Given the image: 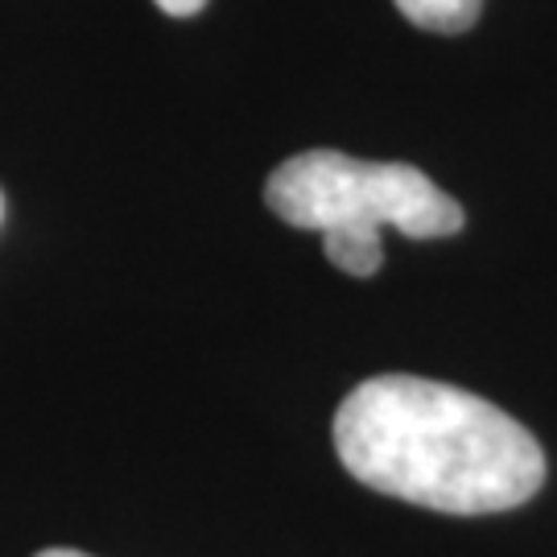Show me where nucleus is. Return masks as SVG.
Wrapping results in <instances>:
<instances>
[{
	"label": "nucleus",
	"instance_id": "obj_6",
	"mask_svg": "<svg viewBox=\"0 0 557 557\" xmlns=\"http://www.w3.org/2000/svg\"><path fill=\"white\" fill-rule=\"evenodd\" d=\"M0 215H4V195H0Z\"/></svg>",
	"mask_w": 557,
	"mask_h": 557
},
{
	"label": "nucleus",
	"instance_id": "obj_3",
	"mask_svg": "<svg viewBox=\"0 0 557 557\" xmlns=\"http://www.w3.org/2000/svg\"><path fill=\"white\" fill-rule=\"evenodd\" d=\"M400 17L430 34H462L479 21L483 0H397Z\"/></svg>",
	"mask_w": 557,
	"mask_h": 557
},
{
	"label": "nucleus",
	"instance_id": "obj_1",
	"mask_svg": "<svg viewBox=\"0 0 557 557\" xmlns=\"http://www.w3.org/2000/svg\"><path fill=\"white\" fill-rule=\"evenodd\" d=\"M347 475L450 517L508 512L545 483L541 442L499 405L421 376H376L335 413Z\"/></svg>",
	"mask_w": 557,
	"mask_h": 557
},
{
	"label": "nucleus",
	"instance_id": "obj_5",
	"mask_svg": "<svg viewBox=\"0 0 557 557\" xmlns=\"http://www.w3.org/2000/svg\"><path fill=\"white\" fill-rule=\"evenodd\" d=\"M38 557H91V554H79V549H41Z\"/></svg>",
	"mask_w": 557,
	"mask_h": 557
},
{
	"label": "nucleus",
	"instance_id": "obj_4",
	"mask_svg": "<svg viewBox=\"0 0 557 557\" xmlns=\"http://www.w3.org/2000/svg\"><path fill=\"white\" fill-rule=\"evenodd\" d=\"M165 17H195L207 0H153Z\"/></svg>",
	"mask_w": 557,
	"mask_h": 557
},
{
	"label": "nucleus",
	"instance_id": "obj_2",
	"mask_svg": "<svg viewBox=\"0 0 557 557\" xmlns=\"http://www.w3.org/2000/svg\"><path fill=\"white\" fill-rule=\"evenodd\" d=\"M264 202L281 223L319 232L326 260L372 277L384 264L380 232L442 239L462 227V207L405 161H359L335 149H310L281 161L264 182Z\"/></svg>",
	"mask_w": 557,
	"mask_h": 557
}]
</instances>
